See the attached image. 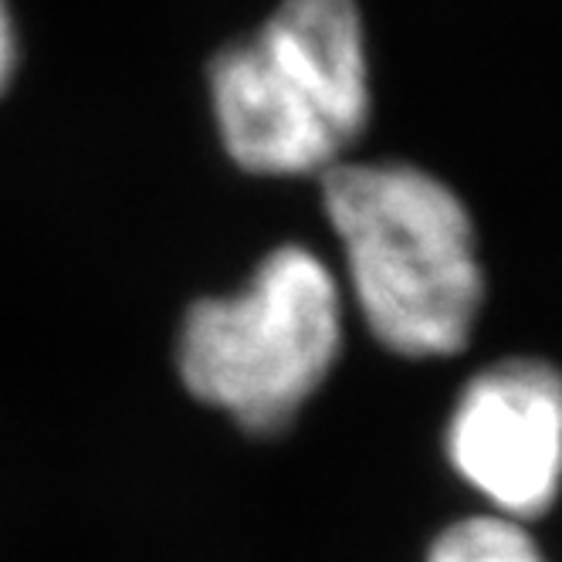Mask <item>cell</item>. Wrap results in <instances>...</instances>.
I'll return each mask as SVG.
<instances>
[{
    "instance_id": "obj_6",
    "label": "cell",
    "mask_w": 562,
    "mask_h": 562,
    "mask_svg": "<svg viewBox=\"0 0 562 562\" xmlns=\"http://www.w3.org/2000/svg\"><path fill=\"white\" fill-rule=\"evenodd\" d=\"M11 65H14V34H11L8 8H4V0H0V89L8 86Z\"/></svg>"
},
{
    "instance_id": "obj_3",
    "label": "cell",
    "mask_w": 562,
    "mask_h": 562,
    "mask_svg": "<svg viewBox=\"0 0 562 562\" xmlns=\"http://www.w3.org/2000/svg\"><path fill=\"white\" fill-rule=\"evenodd\" d=\"M342 342L333 271L308 248L271 251L231 299L196 302L177 346L183 386L255 434L289 427Z\"/></svg>"
},
{
    "instance_id": "obj_4",
    "label": "cell",
    "mask_w": 562,
    "mask_h": 562,
    "mask_svg": "<svg viewBox=\"0 0 562 562\" xmlns=\"http://www.w3.org/2000/svg\"><path fill=\"white\" fill-rule=\"evenodd\" d=\"M448 458L502 515H542L562 485V373L542 359L477 373L451 414Z\"/></svg>"
},
{
    "instance_id": "obj_2",
    "label": "cell",
    "mask_w": 562,
    "mask_h": 562,
    "mask_svg": "<svg viewBox=\"0 0 562 562\" xmlns=\"http://www.w3.org/2000/svg\"><path fill=\"white\" fill-rule=\"evenodd\" d=\"M224 149L248 173L333 170L370 123V65L356 0H281L211 65Z\"/></svg>"
},
{
    "instance_id": "obj_1",
    "label": "cell",
    "mask_w": 562,
    "mask_h": 562,
    "mask_svg": "<svg viewBox=\"0 0 562 562\" xmlns=\"http://www.w3.org/2000/svg\"><path fill=\"white\" fill-rule=\"evenodd\" d=\"M323 196L370 333L400 356L464 349L485 278L458 193L411 164H336Z\"/></svg>"
},
{
    "instance_id": "obj_5",
    "label": "cell",
    "mask_w": 562,
    "mask_h": 562,
    "mask_svg": "<svg viewBox=\"0 0 562 562\" xmlns=\"http://www.w3.org/2000/svg\"><path fill=\"white\" fill-rule=\"evenodd\" d=\"M427 562H546L532 536L508 515L464 518L440 532Z\"/></svg>"
}]
</instances>
